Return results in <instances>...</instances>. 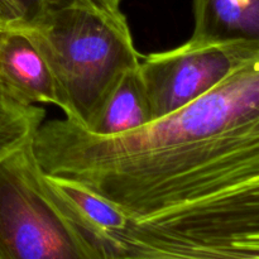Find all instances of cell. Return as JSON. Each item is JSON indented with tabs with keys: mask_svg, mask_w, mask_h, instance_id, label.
Listing matches in <instances>:
<instances>
[{
	"mask_svg": "<svg viewBox=\"0 0 259 259\" xmlns=\"http://www.w3.org/2000/svg\"><path fill=\"white\" fill-rule=\"evenodd\" d=\"M32 148L67 180L137 219L259 196V61L175 113L113 137L45 120Z\"/></svg>",
	"mask_w": 259,
	"mask_h": 259,
	"instance_id": "obj_1",
	"label": "cell"
},
{
	"mask_svg": "<svg viewBox=\"0 0 259 259\" xmlns=\"http://www.w3.org/2000/svg\"><path fill=\"white\" fill-rule=\"evenodd\" d=\"M0 94L20 105L50 104L62 110L55 76L25 19L0 24Z\"/></svg>",
	"mask_w": 259,
	"mask_h": 259,
	"instance_id": "obj_6",
	"label": "cell"
},
{
	"mask_svg": "<svg viewBox=\"0 0 259 259\" xmlns=\"http://www.w3.org/2000/svg\"><path fill=\"white\" fill-rule=\"evenodd\" d=\"M152 120L151 105L138 65L118 78L85 129L96 136L113 137L136 131Z\"/></svg>",
	"mask_w": 259,
	"mask_h": 259,
	"instance_id": "obj_7",
	"label": "cell"
},
{
	"mask_svg": "<svg viewBox=\"0 0 259 259\" xmlns=\"http://www.w3.org/2000/svg\"><path fill=\"white\" fill-rule=\"evenodd\" d=\"M20 2L23 3V5L27 9V18H29L32 15L39 14V13L61 7V5L70 2V0H20Z\"/></svg>",
	"mask_w": 259,
	"mask_h": 259,
	"instance_id": "obj_11",
	"label": "cell"
},
{
	"mask_svg": "<svg viewBox=\"0 0 259 259\" xmlns=\"http://www.w3.org/2000/svg\"><path fill=\"white\" fill-rule=\"evenodd\" d=\"M28 13L20 0H0V24L27 19Z\"/></svg>",
	"mask_w": 259,
	"mask_h": 259,
	"instance_id": "obj_10",
	"label": "cell"
},
{
	"mask_svg": "<svg viewBox=\"0 0 259 259\" xmlns=\"http://www.w3.org/2000/svg\"><path fill=\"white\" fill-rule=\"evenodd\" d=\"M62 98L65 118L86 126L118 78L139 65L124 14L70 0L25 19Z\"/></svg>",
	"mask_w": 259,
	"mask_h": 259,
	"instance_id": "obj_3",
	"label": "cell"
},
{
	"mask_svg": "<svg viewBox=\"0 0 259 259\" xmlns=\"http://www.w3.org/2000/svg\"><path fill=\"white\" fill-rule=\"evenodd\" d=\"M192 15L191 39L259 40V0H192Z\"/></svg>",
	"mask_w": 259,
	"mask_h": 259,
	"instance_id": "obj_8",
	"label": "cell"
},
{
	"mask_svg": "<svg viewBox=\"0 0 259 259\" xmlns=\"http://www.w3.org/2000/svg\"><path fill=\"white\" fill-rule=\"evenodd\" d=\"M77 2L91 5V7H96L104 12L110 13V14H123L120 9L123 0H77Z\"/></svg>",
	"mask_w": 259,
	"mask_h": 259,
	"instance_id": "obj_12",
	"label": "cell"
},
{
	"mask_svg": "<svg viewBox=\"0 0 259 259\" xmlns=\"http://www.w3.org/2000/svg\"><path fill=\"white\" fill-rule=\"evenodd\" d=\"M65 214L111 259H259V200L137 219L75 182L52 184Z\"/></svg>",
	"mask_w": 259,
	"mask_h": 259,
	"instance_id": "obj_2",
	"label": "cell"
},
{
	"mask_svg": "<svg viewBox=\"0 0 259 259\" xmlns=\"http://www.w3.org/2000/svg\"><path fill=\"white\" fill-rule=\"evenodd\" d=\"M45 120L39 105H20L0 94V162L29 143Z\"/></svg>",
	"mask_w": 259,
	"mask_h": 259,
	"instance_id": "obj_9",
	"label": "cell"
},
{
	"mask_svg": "<svg viewBox=\"0 0 259 259\" xmlns=\"http://www.w3.org/2000/svg\"><path fill=\"white\" fill-rule=\"evenodd\" d=\"M254 61H259V40L190 38L172 50L142 56L139 72L153 120L194 103Z\"/></svg>",
	"mask_w": 259,
	"mask_h": 259,
	"instance_id": "obj_5",
	"label": "cell"
},
{
	"mask_svg": "<svg viewBox=\"0 0 259 259\" xmlns=\"http://www.w3.org/2000/svg\"><path fill=\"white\" fill-rule=\"evenodd\" d=\"M0 259H111L53 199L32 141L0 162Z\"/></svg>",
	"mask_w": 259,
	"mask_h": 259,
	"instance_id": "obj_4",
	"label": "cell"
}]
</instances>
